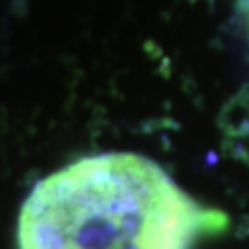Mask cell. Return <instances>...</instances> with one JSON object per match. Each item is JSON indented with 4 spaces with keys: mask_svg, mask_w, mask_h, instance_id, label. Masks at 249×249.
Segmentation results:
<instances>
[{
    "mask_svg": "<svg viewBox=\"0 0 249 249\" xmlns=\"http://www.w3.org/2000/svg\"><path fill=\"white\" fill-rule=\"evenodd\" d=\"M224 227L156 162L114 152L36 183L21 208L19 249H191Z\"/></svg>",
    "mask_w": 249,
    "mask_h": 249,
    "instance_id": "6da1fadb",
    "label": "cell"
},
{
    "mask_svg": "<svg viewBox=\"0 0 249 249\" xmlns=\"http://www.w3.org/2000/svg\"><path fill=\"white\" fill-rule=\"evenodd\" d=\"M241 9H243V15H245L247 25H249V0H243V2H241Z\"/></svg>",
    "mask_w": 249,
    "mask_h": 249,
    "instance_id": "7a4b0ae2",
    "label": "cell"
}]
</instances>
